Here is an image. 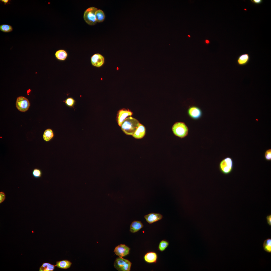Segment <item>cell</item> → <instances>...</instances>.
<instances>
[{
  "mask_svg": "<svg viewBox=\"0 0 271 271\" xmlns=\"http://www.w3.org/2000/svg\"><path fill=\"white\" fill-rule=\"evenodd\" d=\"M140 124L137 119L130 116L125 119L120 126L122 131L126 134L132 136Z\"/></svg>",
  "mask_w": 271,
  "mask_h": 271,
  "instance_id": "cell-1",
  "label": "cell"
},
{
  "mask_svg": "<svg viewBox=\"0 0 271 271\" xmlns=\"http://www.w3.org/2000/svg\"><path fill=\"white\" fill-rule=\"evenodd\" d=\"M174 134L181 138L186 137L188 133V128L185 124L183 122H177L175 123L172 127Z\"/></svg>",
  "mask_w": 271,
  "mask_h": 271,
  "instance_id": "cell-2",
  "label": "cell"
},
{
  "mask_svg": "<svg viewBox=\"0 0 271 271\" xmlns=\"http://www.w3.org/2000/svg\"><path fill=\"white\" fill-rule=\"evenodd\" d=\"M234 163L232 159L227 157L222 160L219 163V167L220 172L224 175H228L232 171Z\"/></svg>",
  "mask_w": 271,
  "mask_h": 271,
  "instance_id": "cell-3",
  "label": "cell"
},
{
  "mask_svg": "<svg viewBox=\"0 0 271 271\" xmlns=\"http://www.w3.org/2000/svg\"><path fill=\"white\" fill-rule=\"evenodd\" d=\"M98 9L91 7L87 9L85 11L83 18L85 22L88 24L93 25H95L97 21L96 17V13Z\"/></svg>",
  "mask_w": 271,
  "mask_h": 271,
  "instance_id": "cell-4",
  "label": "cell"
},
{
  "mask_svg": "<svg viewBox=\"0 0 271 271\" xmlns=\"http://www.w3.org/2000/svg\"><path fill=\"white\" fill-rule=\"evenodd\" d=\"M131 265L129 261L120 257L116 258L114 263V267L120 271H130Z\"/></svg>",
  "mask_w": 271,
  "mask_h": 271,
  "instance_id": "cell-5",
  "label": "cell"
},
{
  "mask_svg": "<svg viewBox=\"0 0 271 271\" xmlns=\"http://www.w3.org/2000/svg\"><path fill=\"white\" fill-rule=\"evenodd\" d=\"M30 106V102L26 98L21 96L17 98L16 106L19 111L22 112H25L28 110Z\"/></svg>",
  "mask_w": 271,
  "mask_h": 271,
  "instance_id": "cell-6",
  "label": "cell"
},
{
  "mask_svg": "<svg viewBox=\"0 0 271 271\" xmlns=\"http://www.w3.org/2000/svg\"><path fill=\"white\" fill-rule=\"evenodd\" d=\"M187 112L189 116L194 120L199 119L202 115L201 109L198 107L195 106H190L188 109Z\"/></svg>",
  "mask_w": 271,
  "mask_h": 271,
  "instance_id": "cell-7",
  "label": "cell"
},
{
  "mask_svg": "<svg viewBox=\"0 0 271 271\" xmlns=\"http://www.w3.org/2000/svg\"><path fill=\"white\" fill-rule=\"evenodd\" d=\"M132 113L128 109H123L119 110L118 112L117 116V120L118 125H121L123 122L127 117L131 116Z\"/></svg>",
  "mask_w": 271,
  "mask_h": 271,
  "instance_id": "cell-8",
  "label": "cell"
},
{
  "mask_svg": "<svg viewBox=\"0 0 271 271\" xmlns=\"http://www.w3.org/2000/svg\"><path fill=\"white\" fill-rule=\"evenodd\" d=\"M130 249L129 247L124 244H121L115 247L114 251L116 255L122 257L128 254Z\"/></svg>",
  "mask_w": 271,
  "mask_h": 271,
  "instance_id": "cell-9",
  "label": "cell"
},
{
  "mask_svg": "<svg viewBox=\"0 0 271 271\" xmlns=\"http://www.w3.org/2000/svg\"><path fill=\"white\" fill-rule=\"evenodd\" d=\"M91 61L92 64L97 67H100L102 66L104 62V57L99 53H96L91 57Z\"/></svg>",
  "mask_w": 271,
  "mask_h": 271,
  "instance_id": "cell-10",
  "label": "cell"
},
{
  "mask_svg": "<svg viewBox=\"0 0 271 271\" xmlns=\"http://www.w3.org/2000/svg\"><path fill=\"white\" fill-rule=\"evenodd\" d=\"M146 221L150 224L161 220L162 215L159 213H151L144 216Z\"/></svg>",
  "mask_w": 271,
  "mask_h": 271,
  "instance_id": "cell-11",
  "label": "cell"
},
{
  "mask_svg": "<svg viewBox=\"0 0 271 271\" xmlns=\"http://www.w3.org/2000/svg\"><path fill=\"white\" fill-rule=\"evenodd\" d=\"M146 133V129L145 127L140 123L134 134L132 135L134 138L141 139L145 136Z\"/></svg>",
  "mask_w": 271,
  "mask_h": 271,
  "instance_id": "cell-12",
  "label": "cell"
},
{
  "mask_svg": "<svg viewBox=\"0 0 271 271\" xmlns=\"http://www.w3.org/2000/svg\"><path fill=\"white\" fill-rule=\"evenodd\" d=\"M250 60V56L247 53H244L239 55L237 60V62L238 64L240 66L246 65L248 63Z\"/></svg>",
  "mask_w": 271,
  "mask_h": 271,
  "instance_id": "cell-13",
  "label": "cell"
},
{
  "mask_svg": "<svg viewBox=\"0 0 271 271\" xmlns=\"http://www.w3.org/2000/svg\"><path fill=\"white\" fill-rule=\"evenodd\" d=\"M143 227L144 225L141 221H134L130 225V231L132 233H134L139 231Z\"/></svg>",
  "mask_w": 271,
  "mask_h": 271,
  "instance_id": "cell-14",
  "label": "cell"
},
{
  "mask_svg": "<svg viewBox=\"0 0 271 271\" xmlns=\"http://www.w3.org/2000/svg\"><path fill=\"white\" fill-rule=\"evenodd\" d=\"M157 258L156 253L153 252H150L147 253L145 255L144 257L145 261L149 263L156 262Z\"/></svg>",
  "mask_w": 271,
  "mask_h": 271,
  "instance_id": "cell-15",
  "label": "cell"
},
{
  "mask_svg": "<svg viewBox=\"0 0 271 271\" xmlns=\"http://www.w3.org/2000/svg\"><path fill=\"white\" fill-rule=\"evenodd\" d=\"M72 263L67 260H63L57 261L56 266L57 267L63 269H67L70 267Z\"/></svg>",
  "mask_w": 271,
  "mask_h": 271,
  "instance_id": "cell-16",
  "label": "cell"
},
{
  "mask_svg": "<svg viewBox=\"0 0 271 271\" xmlns=\"http://www.w3.org/2000/svg\"><path fill=\"white\" fill-rule=\"evenodd\" d=\"M55 265L49 263H43L39 268L40 271H53L55 268Z\"/></svg>",
  "mask_w": 271,
  "mask_h": 271,
  "instance_id": "cell-17",
  "label": "cell"
},
{
  "mask_svg": "<svg viewBox=\"0 0 271 271\" xmlns=\"http://www.w3.org/2000/svg\"><path fill=\"white\" fill-rule=\"evenodd\" d=\"M56 58L60 60H64L66 58L67 53L63 50L60 49L57 51L55 53Z\"/></svg>",
  "mask_w": 271,
  "mask_h": 271,
  "instance_id": "cell-18",
  "label": "cell"
},
{
  "mask_svg": "<svg viewBox=\"0 0 271 271\" xmlns=\"http://www.w3.org/2000/svg\"><path fill=\"white\" fill-rule=\"evenodd\" d=\"M54 134L52 129L48 128L46 129L44 132L43 138L44 140L48 142L51 140L53 137Z\"/></svg>",
  "mask_w": 271,
  "mask_h": 271,
  "instance_id": "cell-19",
  "label": "cell"
},
{
  "mask_svg": "<svg viewBox=\"0 0 271 271\" xmlns=\"http://www.w3.org/2000/svg\"><path fill=\"white\" fill-rule=\"evenodd\" d=\"M95 15L97 22H102L105 19V16L104 13L101 10L98 9L96 12Z\"/></svg>",
  "mask_w": 271,
  "mask_h": 271,
  "instance_id": "cell-20",
  "label": "cell"
},
{
  "mask_svg": "<svg viewBox=\"0 0 271 271\" xmlns=\"http://www.w3.org/2000/svg\"><path fill=\"white\" fill-rule=\"evenodd\" d=\"M264 250L266 252H271V239H267L265 240L263 244Z\"/></svg>",
  "mask_w": 271,
  "mask_h": 271,
  "instance_id": "cell-21",
  "label": "cell"
},
{
  "mask_svg": "<svg viewBox=\"0 0 271 271\" xmlns=\"http://www.w3.org/2000/svg\"><path fill=\"white\" fill-rule=\"evenodd\" d=\"M0 30L4 32H9L13 31V28L10 25L3 24L0 25Z\"/></svg>",
  "mask_w": 271,
  "mask_h": 271,
  "instance_id": "cell-22",
  "label": "cell"
},
{
  "mask_svg": "<svg viewBox=\"0 0 271 271\" xmlns=\"http://www.w3.org/2000/svg\"><path fill=\"white\" fill-rule=\"evenodd\" d=\"M169 243L168 242L164 240H162L160 243L158 249L161 251L164 250L167 247Z\"/></svg>",
  "mask_w": 271,
  "mask_h": 271,
  "instance_id": "cell-23",
  "label": "cell"
},
{
  "mask_svg": "<svg viewBox=\"0 0 271 271\" xmlns=\"http://www.w3.org/2000/svg\"><path fill=\"white\" fill-rule=\"evenodd\" d=\"M63 101L67 106L71 107H73L76 102L75 100L71 97L68 98Z\"/></svg>",
  "mask_w": 271,
  "mask_h": 271,
  "instance_id": "cell-24",
  "label": "cell"
},
{
  "mask_svg": "<svg viewBox=\"0 0 271 271\" xmlns=\"http://www.w3.org/2000/svg\"><path fill=\"white\" fill-rule=\"evenodd\" d=\"M33 176L35 178H38L42 176L41 171L38 168H35L33 169L32 172Z\"/></svg>",
  "mask_w": 271,
  "mask_h": 271,
  "instance_id": "cell-25",
  "label": "cell"
},
{
  "mask_svg": "<svg viewBox=\"0 0 271 271\" xmlns=\"http://www.w3.org/2000/svg\"><path fill=\"white\" fill-rule=\"evenodd\" d=\"M264 158L265 160L268 161L271 160V149H269L266 150L264 153Z\"/></svg>",
  "mask_w": 271,
  "mask_h": 271,
  "instance_id": "cell-26",
  "label": "cell"
},
{
  "mask_svg": "<svg viewBox=\"0 0 271 271\" xmlns=\"http://www.w3.org/2000/svg\"><path fill=\"white\" fill-rule=\"evenodd\" d=\"M6 195L5 192L2 191L0 192V204L3 202L6 199Z\"/></svg>",
  "mask_w": 271,
  "mask_h": 271,
  "instance_id": "cell-27",
  "label": "cell"
},
{
  "mask_svg": "<svg viewBox=\"0 0 271 271\" xmlns=\"http://www.w3.org/2000/svg\"><path fill=\"white\" fill-rule=\"evenodd\" d=\"M267 224L270 226H271V215L267 216L266 217Z\"/></svg>",
  "mask_w": 271,
  "mask_h": 271,
  "instance_id": "cell-28",
  "label": "cell"
},
{
  "mask_svg": "<svg viewBox=\"0 0 271 271\" xmlns=\"http://www.w3.org/2000/svg\"><path fill=\"white\" fill-rule=\"evenodd\" d=\"M251 1L252 3L256 4H260L262 2V0H251Z\"/></svg>",
  "mask_w": 271,
  "mask_h": 271,
  "instance_id": "cell-29",
  "label": "cell"
},
{
  "mask_svg": "<svg viewBox=\"0 0 271 271\" xmlns=\"http://www.w3.org/2000/svg\"><path fill=\"white\" fill-rule=\"evenodd\" d=\"M10 0H1L0 1L2 3H3L5 5H6L9 3V2Z\"/></svg>",
  "mask_w": 271,
  "mask_h": 271,
  "instance_id": "cell-30",
  "label": "cell"
},
{
  "mask_svg": "<svg viewBox=\"0 0 271 271\" xmlns=\"http://www.w3.org/2000/svg\"><path fill=\"white\" fill-rule=\"evenodd\" d=\"M206 42L207 43H209V41L208 40H206Z\"/></svg>",
  "mask_w": 271,
  "mask_h": 271,
  "instance_id": "cell-31",
  "label": "cell"
},
{
  "mask_svg": "<svg viewBox=\"0 0 271 271\" xmlns=\"http://www.w3.org/2000/svg\"><path fill=\"white\" fill-rule=\"evenodd\" d=\"M188 36L189 37H190V35H188Z\"/></svg>",
  "mask_w": 271,
  "mask_h": 271,
  "instance_id": "cell-32",
  "label": "cell"
}]
</instances>
